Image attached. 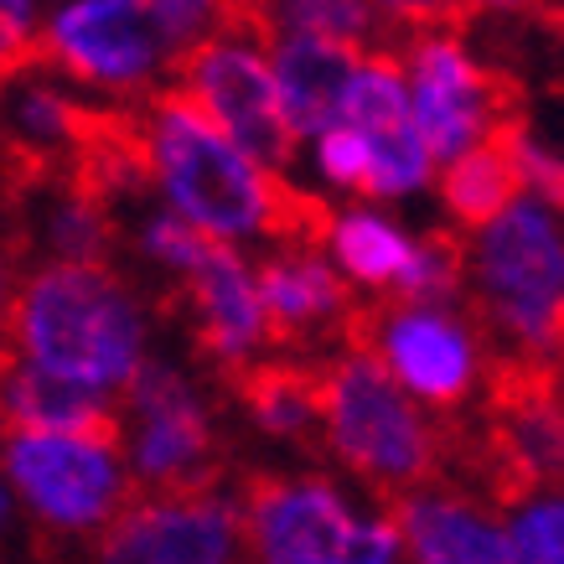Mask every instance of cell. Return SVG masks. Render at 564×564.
Masks as SVG:
<instances>
[{
    "label": "cell",
    "mask_w": 564,
    "mask_h": 564,
    "mask_svg": "<svg viewBox=\"0 0 564 564\" xmlns=\"http://www.w3.org/2000/svg\"><path fill=\"white\" fill-rule=\"evenodd\" d=\"M6 130L26 161H84L88 145L99 140L104 124L94 120V109L78 88H68L63 78H52L47 68H26L11 73V94H6Z\"/></svg>",
    "instance_id": "cell-18"
},
{
    "label": "cell",
    "mask_w": 564,
    "mask_h": 564,
    "mask_svg": "<svg viewBox=\"0 0 564 564\" xmlns=\"http://www.w3.org/2000/svg\"><path fill=\"white\" fill-rule=\"evenodd\" d=\"M322 378V445L347 477L383 497H410L441 481L445 425L362 343L337 347L316 368Z\"/></svg>",
    "instance_id": "cell-4"
},
{
    "label": "cell",
    "mask_w": 564,
    "mask_h": 564,
    "mask_svg": "<svg viewBox=\"0 0 564 564\" xmlns=\"http://www.w3.org/2000/svg\"><path fill=\"white\" fill-rule=\"evenodd\" d=\"M554 6H560V11H564V0H554Z\"/></svg>",
    "instance_id": "cell-34"
},
{
    "label": "cell",
    "mask_w": 564,
    "mask_h": 564,
    "mask_svg": "<svg viewBox=\"0 0 564 564\" xmlns=\"http://www.w3.org/2000/svg\"><path fill=\"white\" fill-rule=\"evenodd\" d=\"M0 410H6L11 430H52V435H63V430H115L120 399L11 358L6 383H0Z\"/></svg>",
    "instance_id": "cell-21"
},
{
    "label": "cell",
    "mask_w": 564,
    "mask_h": 564,
    "mask_svg": "<svg viewBox=\"0 0 564 564\" xmlns=\"http://www.w3.org/2000/svg\"><path fill=\"white\" fill-rule=\"evenodd\" d=\"M176 88L218 124L223 135L239 140L254 161H264L280 176L291 172V161L301 155V140L285 124V104H280V84H274V47L270 32L254 17L234 21L223 36L182 57Z\"/></svg>",
    "instance_id": "cell-10"
},
{
    "label": "cell",
    "mask_w": 564,
    "mask_h": 564,
    "mask_svg": "<svg viewBox=\"0 0 564 564\" xmlns=\"http://www.w3.org/2000/svg\"><path fill=\"white\" fill-rule=\"evenodd\" d=\"M311 239L322 243V254L343 270L352 291L373 295L383 306V301H399L425 234H414L410 223L383 203H343L316 213Z\"/></svg>",
    "instance_id": "cell-16"
},
{
    "label": "cell",
    "mask_w": 564,
    "mask_h": 564,
    "mask_svg": "<svg viewBox=\"0 0 564 564\" xmlns=\"http://www.w3.org/2000/svg\"><path fill=\"white\" fill-rule=\"evenodd\" d=\"M130 249H135L140 264H145V270H155L161 280L187 285L218 243L207 239V234H197L187 218H176L172 207L151 203L145 213H135V223H130Z\"/></svg>",
    "instance_id": "cell-25"
},
{
    "label": "cell",
    "mask_w": 564,
    "mask_h": 564,
    "mask_svg": "<svg viewBox=\"0 0 564 564\" xmlns=\"http://www.w3.org/2000/svg\"><path fill=\"white\" fill-rule=\"evenodd\" d=\"M508 523H513L523 564H564V487L513 492Z\"/></svg>",
    "instance_id": "cell-28"
},
{
    "label": "cell",
    "mask_w": 564,
    "mask_h": 564,
    "mask_svg": "<svg viewBox=\"0 0 564 564\" xmlns=\"http://www.w3.org/2000/svg\"><path fill=\"white\" fill-rule=\"evenodd\" d=\"M270 47H274V84H280V104H285V124L306 145L311 135H322V130L343 120L347 88H352L362 52L343 47V42H322V36H270Z\"/></svg>",
    "instance_id": "cell-19"
},
{
    "label": "cell",
    "mask_w": 564,
    "mask_h": 564,
    "mask_svg": "<svg viewBox=\"0 0 564 564\" xmlns=\"http://www.w3.org/2000/svg\"><path fill=\"white\" fill-rule=\"evenodd\" d=\"M301 161L311 166V182L322 192H337V197H362L368 203V187H373V145L362 130L352 124H332L322 135H311L301 145Z\"/></svg>",
    "instance_id": "cell-26"
},
{
    "label": "cell",
    "mask_w": 564,
    "mask_h": 564,
    "mask_svg": "<svg viewBox=\"0 0 564 564\" xmlns=\"http://www.w3.org/2000/svg\"><path fill=\"white\" fill-rule=\"evenodd\" d=\"M145 11H151L155 32L166 36V47L172 57H192V52L223 36L234 21L249 17V0H145Z\"/></svg>",
    "instance_id": "cell-27"
},
{
    "label": "cell",
    "mask_w": 564,
    "mask_h": 564,
    "mask_svg": "<svg viewBox=\"0 0 564 564\" xmlns=\"http://www.w3.org/2000/svg\"><path fill=\"white\" fill-rule=\"evenodd\" d=\"M115 435L124 445V462L135 471L140 492H182L213 481L218 466V414L207 399L203 378L187 362L155 352L120 393Z\"/></svg>",
    "instance_id": "cell-9"
},
{
    "label": "cell",
    "mask_w": 564,
    "mask_h": 564,
    "mask_svg": "<svg viewBox=\"0 0 564 564\" xmlns=\"http://www.w3.org/2000/svg\"><path fill=\"white\" fill-rule=\"evenodd\" d=\"M36 68L63 78L94 104L140 109L166 94L172 68H182L155 32L145 0H52Z\"/></svg>",
    "instance_id": "cell-7"
},
{
    "label": "cell",
    "mask_w": 564,
    "mask_h": 564,
    "mask_svg": "<svg viewBox=\"0 0 564 564\" xmlns=\"http://www.w3.org/2000/svg\"><path fill=\"white\" fill-rule=\"evenodd\" d=\"M249 17L270 36H322L358 52H373L383 32L373 0H249Z\"/></svg>",
    "instance_id": "cell-24"
},
{
    "label": "cell",
    "mask_w": 564,
    "mask_h": 564,
    "mask_svg": "<svg viewBox=\"0 0 564 564\" xmlns=\"http://www.w3.org/2000/svg\"><path fill=\"white\" fill-rule=\"evenodd\" d=\"M52 0H0V52H6V68L17 73L36 57L42 26H47Z\"/></svg>",
    "instance_id": "cell-30"
},
{
    "label": "cell",
    "mask_w": 564,
    "mask_h": 564,
    "mask_svg": "<svg viewBox=\"0 0 564 564\" xmlns=\"http://www.w3.org/2000/svg\"><path fill=\"white\" fill-rule=\"evenodd\" d=\"M0 471L6 502L63 544L94 549L140 497L115 430H6Z\"/></svg>",
    "instance_id": "cell-6"
},
{
    "label": "cell",
    "mask_w": 564,
    "mask_h": 564,
    "mask_svg": "<svg viewBox=\"0 0 564 564\" xmlns=\"http://www.w3.org/2000/svg\"><path fill=\"white\" fill-rule=\"evenodd\" d=\"M358 343L441 420L466 414L502 383L492 368V337L462 301H383L358 322Z\"/></svg>",
    "instance_id": "cell-8"
},
{
    "label": "cell",
    "mask_w": 564,
    "mask_h": 564,
    "mask_svg": "<svg viewBox=\"0 0 564 564\" xmlns=\"http://www.w3.org/2000/svg\"><path fill=\"white\" fill-rule=\"evenodd\" d=\"M518 176H513V161L502 151V135L481 151H466L456 161L441 166V182H435V203H441L445 223L456 234H477L487 228L492 218H502L508 207L518 203Z\"/></svg>",
    "instance_id": "cell-23"
},
{
    "label": "cell",
    "mask_w": 564,
    "mask_h": 564,
    "mask_svg": "<svg viewBox=\"0 0 564 564\" xmlns=\"http://www.w3.org/2000/svg\"><path fill=\"white\" fill-rule=\"evenodd\" d=\"M182 295H187L192 337L218 373L243 378L259 362H270L264 352L274 347V326L264 291H259V259L218 243L203 259V270L182 285Z\"/></svg>",
    "instance_id": "cell-13"
},
{
    "label": "cell",
    "mask_w": 564,
    "mask_h": 564,
    "mask_svg": "<svg viewBox=\"0 0 564 564\" xmlns=\"http://www.w3.org/2000/svg\"><path fill=\"white\" fill-rule=\"evenodd\" d=\"M492 399V451L513 492L564 487V393L554 378L508 373Z\"/></svg>",
    "instance_id": "cell-17"
},
{
    "label": "cell",
    "mask_w": 564,
    "mask_h": 564,
    "mask_svg": "<svg viewBox=\"0 0 564 564\" xmlns=\"http://www.w3.org/2000/svg\"><path fill=\"white\" fill-rule=\"evenodd\" d=\"M249 564H410L393 508L326 471H274L243 487Z\"/></svg>",
    "instance_id": "cell-5"
},
{
    "label": "cell",
    "mask_w": 564,
    "mask_h": 564,
    "mask_svg": "<svg viewBox=\"0 0 564 564\" xmlns=\"http://www.w3.org/2000/svg\"><path fill=\"white\" fill-rule=\"evenodd\" d=\"M544 6H554V0H462L466 17H481V21H518L544 11Z\"/></svg>",
    "instance_id": "cell-32"
},
{
    "label": "cell",
    "mask_w": 564,
    "mask_h": 564,
    "mask_svg": "<svg viewBox=\"0 0 564 564\" xmlns=\"http://www.w3.org/2000/svg\"><path fill=\"white\" fill-rule=\"evenodd\" d=\"M549 378H554V389L564 393V343H560V352H554V362H549Z\"/></svg>",
    "instance_id": "cell-33"
},
{
    "label": "cell",
    "mask_w": 564,
    "mask_h": 564,
    "mask_svg": "<svg viewBox=\"0 0 564 564\" xmlns=\"http://www.w3.org/2000/svg\"><path fill=\"white\" fill-rule=\"evenodd\" d=\"M393 518L404 529V554L410 564H523L508 523V502L430 481L420 492L399 497Z\"/></svg>",
    "instance_id": "cell-15"
},
{
    "label": "cell",
    "mask_w": 564,
    "mask_h": 564,
    "mask_svg": "<svg viewBox=\"0 0 564 564\" xmlns=\"http://www.w3.org/2000/svg\"><path fill=\"white\" fill-rule=\"evenodd\" d=\"M502 151L513 161V176H518V192H523V197L564 207V145L560 140H549L544 130L513 120L502 130Z\"/></svg>",
    "instance_id": "cell-29"
},
{
    "label": "cell",
    "mask_w": 564,
    "mask_h": 564,
    "mask_svg": "<svg viewBox=\"0 0 564 564\" xmlns=\"http://www.w3.org/2000/svg\"><path fill=\"white\" fill-rule=\"evenodd\" d=\"M259 291L270 306L274 343L326 347L358 332V291L322 254L316 239H285L259 254Z\"/></svg>",
    "instance_id": "cell-14"
},
{
    "label": "cell",
    "mask_w": 564,
    "mask_h": 564,
    "mask_svg": "<svg viewBox=\"0 0 564 564\" xmlns=\"http://www.w3.org/2000/svg\"><path fill=\"white\" fill-rule=\"evenodd\" d=\"M11 358L120 399L155 358V311L115 264H32L6 301Z\"/></svg>",
    "instance_id": "cell-2"
},
{
    "label": "cell",
    "mask_w": 564,
    "mask_h": 564,
    "mask_svg": "<svg viewBox=\"0 0 564 564\" xmlns=\"http://www.w3.org/2000/svg\"><path fill=\"white\" fill-rule=\"evenodd\" d=\"M466 295L518 373H549L564 343V207L518 197L466 234Z\"/></svg>",
    "instance_id": "cell-3"
},
{
    "label": "cell",
    "mask_w": 564,
    "mask_h": 564,
    "mask_svg": "<svg viewBox=\"0 0 564 564\" xmlns=\"http://www.w3.org/2000/svg\"><path fill=\"white\" fill-rule=\"evenodd\" d=\"M399 63H404V78H410L414 120H420L441 166L466 151L492 145L513 124L497 73L487 68V57L471 47V36L456 21L410 32L399 42Z\"/></svg>",
    "instance_id": "cell-11"
},
{
    "label": "cell",
    "mask_w": 564,
    "mask_h": 564,
    "mask_svg": "<svg viewBox=\"0 0 564 564\" xmlns=\"http://www.w3.org/2000/svg\"><path fill=\"white\" fill-rule=\"evenodd\" d=\"M243 492L218 481L182 492H140L88 549V564H243Z\"/></svg>",
    "instance_id": "cell-12"
},
{
    "label": "cell",
    "mask_w": 564,
    "mask_h": 564,
    "mask_svg": "<svg viewBox=\"0 0 564 564\" xmlns=\"http://www.w3.org/2000/svg\"><path fill=\"white\" fill-rule=\"evenodd\" d=\"M373 11L383 26H399V32H425V26H445V21L462 11V0H373Z\"/></svg>",
    "instance_id": "cell-31"
},
{
    "label": "cell",
    "mask_w": 564,
    "mask_h": 564,
    "mask_svg": "<svg viewBox=\"0 0 564 564\" xmlns=\"http://www.w3.org/2000/svg\"><path fill=\"white\" fill-rule=\"evenodd\" d=\"M115 239L120 234L109 218V197L88 187L84 176H52L26 207V243L36 264H109Z\"/></svg>",
    "instance_id": "cell-20"
},
{
    "label": "cell",
    "mask_w": 564,
    "mask_h": 564,
    "mask_svg": "<svg viewBox=\"0 0 564 564\" xmlns=\"http://www.w3.org/2000/svg\"><path fill=\"white\" fill-rule=\"evenodd\" d=\"M130 140L145 166L151 203L172 207L197 234L228 249H274L285 239H311L316 207H306L285 187V176L223 135L203 109L166 88L130 115Z\"/></svg>",
    "instance_id": "cell-1"
},
{
    "label": "cell",
    "mask_w": 564,
    "mask_h": 564,
    "mask_svg": "<svg viewBox=\"0 0 564 564\" xmlns=\"http://www.w3.org/2000/svg\"><path fill=\"white\" fill-rule=\"evenodd\" d=\"M239 410L254 435L301 445L306 435H322V378L301 362H259L239 378Z\"/></svg>",
    "instance_id": "cell-22"
}]
</instances>
